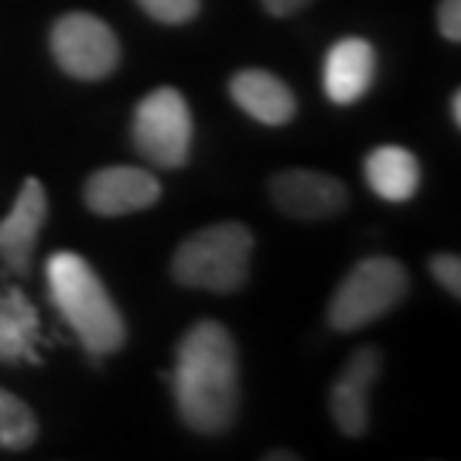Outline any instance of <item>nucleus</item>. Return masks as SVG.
Segmentation results:
<instances>
[{
  "label": "nucleus",
  "instance_id": "obj_1",
  "mask_svg": "<svg viewBox=\"0 0 461 461\" xmlns=\"http://www.w3.org/2000/svg\"><path fill=\"white\" fill-rule=\"evenodd\" d=\"M175 403L195 434H222L240 413V356L226 325L198 321L175 356Z\"/></svg>",
  "mask_w": 461,
  "mask_h": 461
},
{
  "label": "nucleus",
  "instance_id": "obj_2",
  "mask_svg": "<svg viewBox=\"0 0 461 461\" xmlns=\"http://www.w3.org/2000/svg\"><path fill=\"white\" fill-rule=\"evenodd\" d=\"M45 277H49V291L59 314L66 318L68 329L76 331V339L93 359L113 356L123 348L127 342L123 314L113 304L106 284L79 253H68V249L51 253Z\"/></svg>",
  "mask_w": 461,
  "mask_h": 461
},
{
  "label": "nucleus",
  "instance_id": "obj_3",
  "mask_svg": "<svg viewBox=\"0 0 461 461\" xmlns=\"http://www.w3.org/2000/svg\"><path fill=\"white\" fill-rule=\"evenodd\" d=\"M249 260H253V232L243 222H215L192 232L175 249L171 277L182 287L232 294L249 280Z\"/></svg>",
  "mask_w": 461,
  "mask_h": 461
},
{
  "label": "nucleus",
  "instance_id": "obj_4",
  "mask_svg": "<svg viewBox=\"0 0 461 461\" xmlns=\"http://www.w3.org/2000/svg\"><path fill=\"white\" fill-rule=\"evenodd\" d=\"M411 287L407 270L390 257H369L346 274L329 301V325L339 331L366 329L369 321L393 312Z\"/></svg>",
  "mask_w": 461,
  "mask_h": 461
},
{
  "label": "nucleus",
  "instance_id": "obj_5",
  "mask_svg": "<svg viewBox=\"0 0 461 461\" xmlns=\"http://www.w3.org/2000/svg\"><path fill=\"white\" fill-rule=\"evenodd\" d=\"M133 150L154 167H182L192 154V110L175 86H161L137 103L131 123Z\"/></svg>",
  "mask_w": 461,
  "mask_h": 461
},
{
  "label": "nucleus",
  "instance_id": "obj_6",
  "mask_svg": "<svg viewBox=\"0 0 461 461\" xmlns=\"http://www.w3.org/2000/svg\"><path fill=\"white\" fill-rule=\"evenodd\" d=\"M49 45L59 68L83 83L106 79L120 66V41H116L113 28L86 11L59 17L51 28Z\"/></svg>",
  "mask_w": 461,
  "mask_h": 461
},
{
  "label": "nucleus",
  "instance_id": "obj_7",
  "mask_svg": "<svg viewBox=\"0 0 461 461\" xmlns=\"http://www.w3.org/2000/svg\"><path fill=\"white\" fill-rule=\"evenodd\" d=\"M270 198L291 219H329L348 205V188L325 171L287 167L270 178Z\"/></svg>",
  "mask_w": 461,
  "mask_h": 461
},
{
  "label": "nucleus",
  "instance_id": "obj_8",
  "mask_svg": "<svg viewBox=\"0 0 461 461\" xmlns=\"http://www.w3.org/2000/svg\"><path fill=\"white\" fill-rule=\"evenodd\" d=\"M86 205L96 215H131L150 209L161 198V182L144 167H99L86 182Z\"/></svg>",
  "mask_w": 461,
  "mask_h": 461
},
{
  "label": "nucleus",
  "instance_id": "obj_9",
  "mask_svg": "<svg viewBox=\"0 0 461 461\" xmlns=\"http://www.w3.org/2000/svg\"><path fill=\"white\" fill-rule=\"evenodd\" d=\"M49 215V195L38 178H28L17 192L11 212L0 219V257L11 274H28L38 236Z\"/></svg>",
  "mask_w": 461,
  "mask_h": 461
},
{
  "label": "nucleus",
  "instance_id": "obj_10",
  "mask_svg": "<svg viewBox=\"0 0 461 461\" xmlns=\"http://www.w3.org/2000/svg\"><path fill=\"white\" fill-rule=\"evenodd\" d=\"M379 363L383 359H379V352L373 346L356 348L348 356L342 376L331 383V420L348 438H363L369 430V390H373V383L379 376Z\"/></svg>",
  "mask_w": 461,
  "mask_h": 461
},
{
  "label": "nucleus",
  "instance_id": "obj_11",
  "mask_svg": "<svg viewBox=\"0 0 461 461\" xmlns=\"http://www.w3.org/2000/svg\"><path fill=\"white\" fill-rule=\"evenodd\" d=\"M325 96L348 106L369 93L376 79V51L366 38H339L325 55Z\"/></svg>",
  "mask_w": 461,
  "mask_h": 461
},
{
  "label": "nucleus",
  "instance_id": "obj_12",
  "mask_svg": "<svg viewBox=\"0 0 461 461\" xmlns=\"http://www.w3.org/2000/svg\"><path fill=\"white\" fill-rule=\"evenodd\" d=\"M230 96L236 99V106L243 113L253 116L257 123H267V127H284L297 113V99L291 93V86L267 68L236 72L230 83Z\"/></svg>",
  "mask_w": 461,
  "mask_h": 461
},
{
  "label": "nucleus",
  "instance_id": "obj_13",
  "mask_svg": "<svg viewBox=\"0 0 461 461\" xmlns=\"http://www.w3.org/2000/svg\"><path fill=\"white\" fill-rule=\"evenodd\" d=\"M366 182L383 202H407L420 188V161L400 144H383L366 158Z\"/></svg>",
  "mask_w": 461,
  "mask_h": 461
},
{
  "label": "nucleus",
  "instance_id": "obj_14",
  "mask_svg": "<svg viewBox=\"0 0 461 461\" xmlns=\"http://www.w3.org/2000/svg\"><path fill=\"white\" fill-rule=\"evenodd\" d=\"M38 312L24 297V291H4L0 294V363H38Z\"/></svg>",
  "mask_w": 461,
  "mask_h": 461
},
{
  "label": "nucleus",
  "instance_id": "obj_15",
  "mask_svg": "<svg viewBox=\"0 0 461 461\" xmlns=\"http://www.w3.org/2000/svg\"><path fill=\"white\" fill-rule=\"evenodd\" d=\"M38 441V417L21 396L0 390V447L24 451Z\"/></svg>",
  "mask_w": 461,
  "mask_h": 461
},
{
  "label": "nucleus",
  "instance_id": "obj_16",
  "mask_svg": "<svg viewBox=\"0 0 461 461\" xmlns=\"http://www.w3.org/2000/svg\"><path fill=\"white\" fill-rule=\"evenodd\" d=\"M137 4L161 24H188L202 11V0H137Z\"/></svg>",
  "mask_w": 461,
  "mask_h": 461
},
{
  "label": "nucleus",
  "instance_id": "obj_17",
  "mask_svg": "<svg viewBox=\"0 0 461 461\" xmlns=\"http://www.w3.org/2000/svg\"><path fill=\"white\" fill-rule=\"evenodd\" d=\"M430 274H434V280H438L451 297L461 294V260L455 253H438V257L430 260Z\"/></svg>",
  "mask_w": 461,
  "mask_h": 461
},
{
  "label": "nucleus",
  "instance_id": "obj_18",
  "mask_svg": "<svg viewBox=\"0 0 461 461\" xmlns=\"http://www.w3.org/2000/svg\"><path fill=\"white\" fill-rule=\"evenodd\" d=\"M438 28L447 41H461V0H441L438 4Z\"/></svg>",
  "mask_w": 461,
  "mask_h": 461
},
{
  "label": "nucleus",
  "instance_id": "obj_19",
  "mask_svg": "<svg viewBox=\"0 0 461 461\" xmlns=\"http://www.w3.org/2000/svg\"><path fill=\"white\" fill-rule=\"evenodd\" d=\"M260 4H264L267 14H274V17H291V14H297L301 7H308L312 0H260Z\"/></svg>",
  "mask_w": 461,
  "mask_h": 461
},
{
  "label": "nucleus",
  "instance_id": "obj_20",
  "mask_svg": "<svg viewBox=\"0 0 461 461\" xmlns=\"http://www.w3.org/2000/svg\"><path fill=\"white\" fill-rule=\"evenodd\" d=\"M451 120L455 127H461V93H451Z\"/></svg>",
  "mask_w": 461,
  "mask_h": 461
}]
</instances>
